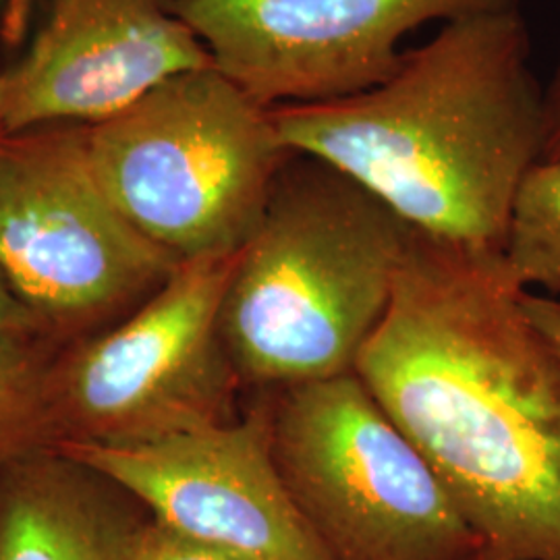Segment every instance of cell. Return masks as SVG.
Instances as JSON below:
<instances>
[{
	"mask_svg": "<svg viewBox=\"0 0 560 560\" xmlns=\"http://www.w3.org/2000/svg\"><path fill=\"white\" fill-rule=\"evenodd\" d=\"M152 517L62 451L0 469V560H138Z\"/></svg>",
	"mask_w": 560,
	"mask_h": 560,
	"instance_id": "11",
	"label": "cell"
},
{
	"mask_svg": "<svg viewBox=\"0 0 560 560\" xmlns=\"http://www.w3.org/2000/svg\"><path fill=\"white\" fill-rule=\"evenodd\" d=\"M4 133V83L0 73V136Z\"/></svg>",
	"mask_w": 560,
	"mask_h": 560,
	"instance_id": "19",
	"label": "cell"
},
{
	"mask_svg": "<svg viewBox=\"0 0 560 560\" xmlns=\"http://www.w3.org/2000/svg\"><path fill=\"white\" fill-rule=\"evenodd\" d=\"M502 258L521 289L560 295V159L536 162L521 180Z\"/></svg>",
	"mask_w": 560,
	"mask_h": 560,
	"instance_id": "13",
	"label": "cell"
},
{
	"mask_svg": "<svg viewBox=\"0 0 560 560\" xmlns=\"http://www.w3.org/2000/svg\"><path fill=\"white\" fill-rule=\"evenodd\" d=\"M38 0H0V38L9 46H20Z\"/></svg>",
	"mask_w": 560,
	"mask_h": 560,
	"instance_id": "18",
	"label": "cell"
},
{
	"mask_svg": "<svg viewBox=\"0 0 560 560\" xmlns=\"http://www.w3.org/2000/svg\"><path fill=\"white\" fill-rule=\"evenodd\" d=\"M88 138L122 217L180 261L237 254L295 156L272 108L214 67L162 81Z\"/></svg>",
	"mask_w": 560,
	"mask_h": 560,
	"instance_id": "4",
	"label": "cell"
},
{
	"mask_svg": "<svg viewBox=\"0 0 560 560\" xmlns=\"http://www.w3.org/2000/svg\"><path fill=\"white\" fill-rule=\"evenodd\" d=\"M293 502L332 560H492L358 372L260 390Z\"/></svg>",
	"mask_w": 560,
	"mask_h": 560,
	"instance_id": "5",
	"label": "cell"
},
{
	"mask_svg": "<svg viewBox=\"0 0 560 560\" xmlns=\"http://www.w3.org/2000/svg\"><path fill=\"white\" fill-rule=\"evenodd\" d=\"M413 229L328 164L295 154L237 254L221 335L243 386L355 372L395 295Z\"/></svg>",
	"mask_w": 560,
	"mask_h": 560,
	"instance_id": "3",
	"label": "cell"
},
{
	"mask_svg": "<svg viewBox=\"0 0 560 560\" xmlns=\"http://www.w3.org/2000/svg\"><path fill=\"white\" fill-rule=\"evenodd\" d=\"M138 560H260L237 550L179 536L150 521L141 540Z\"/></svg>",
	"mask_w": 560,
	"mask_h": 560,
	"instance_id": "14",
	"label": "cell"
},
{
	"mask_svg": "<svg viewBox=\"0 0 560 560\" xmlns=\"http://www.w3.org/2000/svg\"><path fill=\"white\" fill-rule=\"evenodd\" d=\"M237 254L180 261L129 316L60 349L59 446L131 448L240 418L245 386L219 322Z\"/></svg>",
	"mask_w": 560,
	"mask_h": 560,
	"instance_id": "7",
	"label": "cell"
},
{
	"mask_svg": "<svg viewBox=\"0 0 560 560\" xmlns=\"http://www.w3.org/2000/svg\"><path fill=\"white\" fill-rule=\"evenodd\" d=\"M560 159V62L544 90V148L540 161Z\"/></svg>",
	"mask_w": 560,
	"mask_h": 560,
	"instance_id": "17",
	"label": "cell"
},
{
	"mask_svg": "<svg viewBox=\"0 0 560 560\" xmlns=\"http://www.w3.org/2000/svg\"><path fill=\"white\" fill-rule=\"evenodd\" d=\"M214 67L175 0H46L4 83V133L98 125L180 73Z\"/></svg>",
	"mask_w": 560,
	"mask_h": 560,
	"instance_id": "10",
	"label": "cell"
},
{
	"mask_svg": "<svg viewBox=\"0 0 560 560\" xmlns=\"http://www.w3.org/2000/svg\"><path fill=\"white\" fill-rule=\"evenodd\" d=\"M57 451L119 483L152 521L185 538L260 560H332L280 478L261 393L231 423L131 448Z\"/></svg>",
	"mask_w": 560,
	"mask_h": 560,
	"instance_id": "9",
	"label": "cell"
},
{
	"mask_svg": "<svg viewBox=\"0 0 560 560\" xmlns=\"http://www.w3.org/2000/svg\"><path fill=\"white\" fill-rule=\"evenodd\" d=\"M509 9L520 0H175L214 69L268 108L365 92L413 30Z\"/></svg>",
	"mask_w": 560,
	"mask_h": 560,
	"instance_id": "8",
	"label": "cell"
},
{
	"mask_svg": "<svg viewBox=\"0 0 560 560\" xmlns=\"http://www.w3.org/2000/svg\"><path fill=\"white\" fill-rule=\"evenodd\" d=\"M9 337H48L30 310L21 303L0 275V339ZM50 339V337H48Z\"/></svg>",
	"mask_w": 560,
	"mask_h": 560,
	"instance_id": "15",
	"label": "cell"
},
{
	"mask_svg": "<svg viewBox=\"0 0 560 560\" xmlns=\"http://www.w3.org/2000/svg\"><path fill=\"white\" fill-rule=\"evenodd\" d=\"M520 301L527 320L560 355V298H544L523 289Z\"/></svg>",
	"mask_w": 560,
	"mask_h": 560,
	"instance_id": "16",
	"label": "cell"
},
{
	"mask_svg": "<svg viewBox=\"0 0 560 560\" xmlns=\"http://www.w3.org/2000/svg\"><path fill=\"white\" fill-rule=\"evenodd\" d=\"M88 131L59 122L0 136V275L60 345L129 316L180 264L110 200Z\"/></svg>",
	"mask_w": 560,
	"mask_h": 560,
	"instance_id": "6",
	"label": "cell"
},
{
	"mask_svg": "<svg viewBox=\"0 0 560 560\" xmlns=\"http://www.w3.org/2000/svg\"><path fill=\"white\" fill-rule=\"evenodd\" d=\"M62 347L48 337L0 339V469L57 451L52 368Z\"/></svg>",
	"mask_w": 560,
	"mask_h": 560,
	"instance_id": "12",
	"label": "cell"
},
{
	"mask_svg": "<svg viewBox=\"0 0 560 560\" xmlns=\"http://www.w3.org/2000/svg\"><path fill=\"white\" fill-rule=\"evenodd\" d=\"M502 254L413 231L355 372L492 560H560V355Z\"/></svg>",
	"mask_w": 560,
	"mask_h": 560,
	"instance_id": "1",
	"label": "cell"
},
{
	"mask_svg": "<svg viewBox=\"0 0 560 560\" xmlns=\"http://www.w3.org/2000/svg\"><path fill=\"white\" fill-rule=\"evenodd\" d=\"M520 9L448 21L378 85L272 106L282 143L339 171L430 240L502 254L544 148V88Z\"/></svg>",
	"mask_w": 560,
	"mask_h": 560,
	"instance_id": "2",
	"label": "cell"
}]
</instances>
